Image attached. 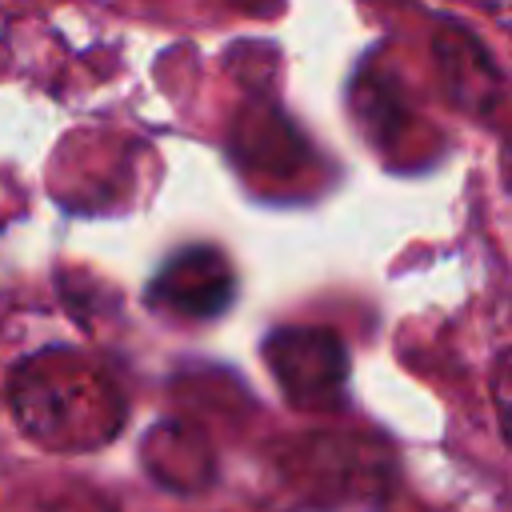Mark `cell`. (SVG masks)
Masks as SVG:
<instances>
[{
	"instance_id": "cell-1",
	"label": "cell",
	"mask_w": 512,
	"mask_h": 512,
	"mask_svg": "<svg viewBox=\"0 0 512 512\" xmlns=\"http://www.w3.org/2000/svg\"><path fill=\"white\" fill-rule=\"evenodd\" d=\"M268 364L280 388L296 404H336L344 392L348 360L332 332L324 328H284L268 340Z\"/></svg>"
},
{
	"instance_id": "cell-2",
	"label": "cell",
	"mask_w": 512,
	"mask_h": 512,
	"mask_svg": "<svg viewBox=\"0 0 512 512\" xmlns=\"http://www.w3.org/2000/svg\"><path fill=\"white\" fill-rule=\"evenodd\" d=\"M152 300L184 316H216L232 304V268L212 248L176 252L152 280Z\"/></svg>"
},
{
	"instance_id": "cell-3",
	"label": "cell",
	"mask_w": 512,
	"mask_h": 512,
	"mask_svg": "<svg viewBox=\"0 0 512 512\" xmlns=\"http://www.w3.org/2000/svg\"><path fill=\"white\" fill-rule=\"evenodd\" d=\"M492 404H496L500 432L512 444V344L504 352H496V360H492Z\"/></svg>"
}]
</instances>
